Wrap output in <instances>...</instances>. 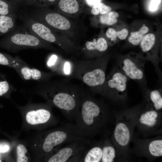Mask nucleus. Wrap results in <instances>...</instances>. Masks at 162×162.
<instances>
[{
	"label": "nucleus",
	"instance_id": "f257e3e1",
	"mask_svg": "<svg viewBox=\"0 0 162 162\" xmlns=\"http://www.w3.org/2000/svg\"><path fill=\"white\" fill-rule=\"evenodd\" d=\"M111 120V113L105 103L82 89L79 111L74 121L80 135L90 139L98 135L107 137Z\"/></svg>",
	"mask_w": 162,
	"mask_h": 162
},
{
	"label": "nucleus",
	"instance_id": "f03ea898",
	"mask_svg": "<svg viewBox=\"0 0 162 162\" xmlns=\"http://www.w3.org/2000/svg\"><path fill=\"white\" fill-rule=\"evenodd\" d=\"M38 82L32 89L48 103L59 109L69 121H75L79 113L82 89L68 80Z\"/></svg>",
	"mask_w": 162,
	"mask_h": 162
},
{
	"label": "nucleus",
	"instance_id": "7ed1b4c3",
	"mask_svg": "<svg viewBox=\"0 0 162 162\" xmlns=\"http://www.w3.org/2000/svg\"><path fill=\"white\" fill-rule=\"evenodd\" d=\"M35 8L31 17L81 46L88 32L82 19L70 18L49 7Z\"/></svg>",
	"mask_w": 162,
	"mask_h": 162
},
{
	"label": "nucleus",
	"instance_id": "20e7f679",
	"mask_svg": "<svg viewBox=\"0 0 162 162\" xmlns=\"http://www.w3.org/2000/svg\"><path fill=\"white\" fill-rule=\"evenodd\" d=\"M109 59L107 55L88 60L72 59L74 69L72 79L82 82L89 87L93 95H101Z\"/></svg>",
	"mask_w": 162,
	"mask_h": 162
},
{
	"label": "nucleus",
	"instance_id": "39448f33",
	"mask_svg": "<svg viewBox=\"0 0 162 162\" xmlns=\"http://www.w3.org/2000/svg\"><path fill=\"white\" fill-rule=\"evenodd\" d=\"M8 34L0 41V45L12 52L31 48L45 49L62 55L65 52L61 48L37 37L25 26L16 28Z\"/></svg>",
	"mask_w": 162,
	"mask_h": 162
},
{
	"label": "nucleus",
	"instance_id": "423d86ee",
	"mask_svg": "<svg viewBox=\"0 0 162 162\" xmlns=\"http://www.w3.org/2000/svg\"><path fill=\"white\" fill-rule=\"evenodd\" d=\"M23 18L24 26L37 37L57 45L74 58L81 56L80 46L30 16Z\"/></svg>",
	"mask_w": 162,
	"mask_h": 162
},
{
	"label": "nucleus",
	"instance_id": "0eeeda50",
	"mask_svg": "<svg viewBox=\"0 0 162 162\" xmlns=\"http://www.w3.org/2000/svg\"><path fill=\"white\" fill-rule=\"evenodd\" d=\"M130 79L116 64L106 76L101 95L114 102L124 101Z\"/></svg>",
	"mask_w": 162,
	"mask_h": 162
},
{
	"label": "nucleus",
	"instance_id": "6e6552de",
	"mask_svg": "<svg viewBox=\"0 0 162 162\" xmlns=\"http://www.w3.org/2000/svg\"><path fill=\"white\" fill-rule=\"evenodd\" d=\"M116 65L130 79L138 84L142 92L147 88L145 73V59L138 55H128L118 59Z\"/></svg>",
	"mask_w": 162,
	"mask_h": 162
},
{
	"label": "nucleus",
	"instance_id": "1a4fd4ad",
	"mask_svg": "<svg viewBox=\"0 0 162 162\" xmlns=\"http://www.w3.org/2000/svg\"><path fill=\"white\" fill-rule=\"evenodd\" d=\"M91 143L90 139L85 137L74 141L56 149L53 153L46 157L45 161L48 162H79Z\"/></svg>",
	"mask_w": 162,
	"mask_h": 162
},
{
	"label": "nucleus",
	"instance_id": "9d476101",
	"mask_svg": "<svg viewBox=\"0 0 162 162\" xmlns=\"http://www.w3.org/2000/svg\"><path fill=\"white\" fill-rule=\"evenodd\" d=\"M108 46L106 40L103 37L86 41L80 49L82 60H90L104 56Z\"/></svg>",
	"mask_w": 162,
	"mask_h": 162
},
{
	"label": "nucleus",
	"instance_id": "9b49d317",
	"mask_svg": "<svg viewBox=\"0 0 162 162\" xmlns=\"http://www.w3.org/2000/svg\"><path fill=\"white\" fill-rule=\"evenodd\" d=\"M47 67L56 75L72 79L74 65L72 59H66L62 55L54 53L50 55L46 62Z\"/></svg>",
	"mask_w": 162,
	"mask_h": 162
},
{
	"label": "nucleus",
	"instance_id": "f8f14e48",
	"mask_svg": "<svg viewBox=\"0 0 162 162\" xmlns=\"http://www.w3.org/2000/svg\"><path fill=\"white\" fill-rule=\"evenodd\" d=\"M54 5V10L74 19H79L80 15L84 13L83 0H58Z\"/></svg>",
	"mask_w": 162,
	"mask_h": 162
},
{
	"label": "nucleus",
	"instance_id": "ddd939ff",
	"mask_svg": "<svg viewBox=\"0 0 162 162\" xmlns=\"http://www.w3.org/2000/svg\"><path fill=\"white\" fill-rule=\"evenodd\" d=\"M51 106L48 103L44 105L43 107L28 112L26 117L27 122L32 125L50 123L53 121L50 110Z\"/></svg>",
	"mask_w": 162,
	"mask_h": 162
},
{
	"label": "nucleus",
	"instance_id": "4468645a",
	"mask_svg": "<svg viewBox=\"0 0 162 162\" xmlns=\"http://www.w3.org/2000/svg\"><path fill=\"white\" fill-rule=\"evenodd\" d=\"M20 76L26 80H34L38 82L49 80L56 74L51 71L46 72L31 68L26 63L14 69Z\"/></svg>",
	"mask_w": 162,
	"mask_h": 162
},
{
	"label": "nucleus",
	"instance_id": "2eb2a0df",
	"mask_svg": "<svg viewBox=\"0 0 162 162\" xmlns=\"http://www.w3.org/2000/svg\"><path fill=\"white\" fill-rule=\"evenodd\" d=\"M130 126L124 121H120L116 125L113 131V137L116 142L120 146H127L131 138Z\"/></svg>",
	"mask_w": 162,
	"mask_h": 162
},
{
	"label": "nucleus",
	"instance_id": "dca6fc26",
	"mask_svg": "<svg viewBox=\"0 0 162 162\" xmlns=\"http://www.w3.org/2000/svg\"><path fill=\"white\" fill-rule=\"evenodd\" d=\"M102 140L90 145V148H88L79 162H100L102 155Z\"/></svg>",
	"mask_w": 162,
	"mask_h": 162
},
{
	"label": "nucleus",
	"instance_id": "f3484780",
	"mask_svg": "<svg viewBox=\"0 0 162 162\" xmlns=\"http://www.w3.org/2000/svg\"><path fill=\"white\" fill-rule=\"evenodd\" d=\"M161 88L154 90L147 88L143 92L147 104L155 110L159 111L162 108Z\"/></svg>",
	"mask_w": 162,
	"mask_h": 162
},
{
	"label": "nucleus",
	"instance_id": "a211bd4d",
	"mask_svg": "<svg viewBox=\"0 0 162 162\" xmlns=\"http://www.w3.org/2000/svg\"><path fill=\"white\" fill-rule=\"evenodd\" d=\"M145 107V110L140 117V123L147 127H153L157 123L159 111L155 110L148 104Z\"/></svg>",
	"mask_w": 162,
	"mask_h": 162
},
{
	"label": "nucleus",
	"instance_id": "6ab92c4d",
	"mask_svg": "<svg viewBox=\"0 0 162 162\" xmlns=\"http://www.w3.org/2000/svg\"><path fill=\"white\" fill-rule=\"evenodd\" d=\"M17 14L0 15V36L8 34L16 28Z\"/></svg>",
	"mask_w": 162,
	"mask_h": 162
},
{
	"label": "nucleus",
	"instance_id": "aec40b11",
	"mask_svg": "<svg viewBox=\"0 0 162 162\" xmlns=\"http://www.w3.org/2000/svg\"><path fill=\"white\" fill-rule=\"evenodd\" d=\"M102 155L100 162H112L116 157V150L107 137L102 140Z\"/></svg>",
	"mask_w": 162,
	"mask_h": 162
},
{
	"label": "nucleus",
	"instance_id": "412c9836",
	"mask_svg": "<svg viewBox=\"0 0 162 162\" xmlns=\"http://www.w3.org/2000/svg\"><path fill=\"white\" fill-rule=\"evenodd\" d=\"M26 63L18 57L7 56L0 52V64L8 66L14 69Z\"/></svg>",
	"mask_w": 162,
	"mask_h": 162
},
{
	"label": "nucleus",
	"instance_id": "4be33fe9",
	"mask_svg": "<svg viewBox=\"0 0 162 162\" xmlns=\"http://www.w3.org/2000/svg\"><path fill=\"white\" fill-rule=\"evenodd\" d=\"M18 8L13 0H0V15L17 14Z\"/></svg>",
	"mask_w": 162,
	"mask_h": 162
},
{
	"label": "nucleus",
	"instance_id": "5701e85b",
	"mask_svg": "<svg viewBox=\"0 0 162 162\" xmlns=\"http://www.w3.org/2000/svg\"><path fill=\"white\" fill-rule=\"evenodd\" d=\"M155 43L154 34L149 33L144 36L140 44L142 51L146 53H148L153 49Z\"/></svg>",
	"mask_w": 162,
	"mask_h": 162
},
{
	"label": "nucleus",
	"instance_id": "b1692460",
	"mask_svg": "<svg viewBox=\"0 0 162 162\" xmlns=\"http://www.w3.org/2000/svg\"><path fill=\"white\" fill-rule=\"evenodd\" d=\"M148 31L149 29L147 27L143 26L138 31L131 32L128 38V42L133 45H138Z\"/></svg>",
	"mask_w": 162,
	"mask_h": 162
},
{
	"label": "nucleus",
	"instance_id": "393cba45",
	"mask_svg": "<svg viewBox=\"0 0 162 162\" xmlns=\"http://www.w3.org/2000/svg\"><path fill=\"white\" fill-rule=\"evenodd\" d=\"M119 14L117 12L111 11L105 14L100 15L98 18V21L103 25L111 26L117 22V18Z\"/></svg>",
	"mask_w": 162,
	"mask_h": 162
},
{
	"label": "nucleus",
	"instance_id": "a878e982",
	"mask_svg": "<svg viewBox=\"0 0 162 162\" xmlns=\"http://www.w3.org/2000/svg\"><path fill=\"white\" fill-rule=\"evenodd\" d=\"M148 149L150 154L154 157H159L162 156V140H154L151 142L148 146Z\"/></svg>",
	"mask_w": 162,
	"mask_h": 162
},
{
	"label": "nucleus",
	"instance_id": "bb28decb",
	"mask_svg": "<svg viewBox=\"0 0 162 162\" xmlns=\"http://www.w3.org/2000/svg\"><path fill=\"white\" fill-rule=\"evenodd\" d=\"M112 8L100 2L93 6L89 10L90 13L94 16L104 14L111 11Z\"/></svg>",
	"mask_w": 162,
	"mask_h": 162
},
{
	"label": "nucleus",
	"instance_id": "cd10ccee",
	"mask_svg": "<svg viewBox=\"0 0 162 162\" xmlns=\"http://www.w3.org/2000/svg\"><path fill=\"white\" fill-rule=\"evenodd\" d=\"M58 0H30L29 6L35 8L49 7L54 5Z\"/></svg>",
	"mask_w": 162,
	"mask_h": 162
},
{
	"label": "nucleus",
	"instance_id": "c85d7f7f",
	"mask_svg": "<svg viewBox=\"0 0 162 162\" xmlns=\"http://www.w3.org/2000/svg\"><path fill=\"white\" fill-rule=\"evenodd\" d=\"M27 152L26 148L23 145L19 144L16 148L17 161L18 162H27L28 158L25 155Z\"/></svg>",
	"mask_w": 162,
	"mask_h": 162
},
{
	"label": "nucleus",
	"instance_id": "c756f323",
	"mask_svg": "<svg viewBox=\"0 0 162 162\" xmlns=\"http://www.w3.org/2000/svg\"><path fill=\"white\" fill-rule=\"evenodd\" d=\"M14 87L10 85L6 81H0V96L7 93L11 89L14 90Z\"/></svg>",
	"mask_w": 162,
	"mask_h": 162
},
{
	"label": "nucleus",
	"instance_id": "7c9ffc66",
	"mask_svg": "<svg viewBox=\"0 0 162 162\" xmlns=\"http://www.w3.org/2000/svg\"><path fill=\"white\" fill-rule=\"evenodd\" d=\"M106 35L111 41H115L117 37V32L112 28H109L106 32Z\"/></svg>",
	"mask_w": 162,
	"mask_h": 162
},
{
	"label": "nucleus",
	"instance_id": "2f4dec72",
	"mask_svg": "<svg viewBox=\"0 0 162 162\" xmlns=\"http://www.w3.org/2000/svg\"><path fill=\"white\" fill-rule=\"evenodd\" d=\"M19 8L21 7L29 6L30 0H13Z\"/></svg>",
	"mask_w": 162,
	"mask_h": 162
},
{
	"label": "nucleus",
	"instance_id": "473e14b6",
	"mask_svg": "<svg viewBox=\"0 0 162 162\" xmlns=\"http://www.w3.org/2000/svg\"><path fill=\"white\" fill-rule=\"evenodd\" d=\"M128 29L124 28L121 31L117 32V37L120 40H124L128 36Z\"/></svg>",
	"mask_w": 162,
	"mask_h": 162
},
{
	"label": "nucleus",
	"instance_id": "72a5a7b5",
	"mask_svg": "<svg viewBox=\"0 0 162 162\" xmlns=\"http://www.w3.org/2000/svg\"><path fill=\"white\" fill-rule=\"evenodd\" d=\"M160 2V0H152L149 6V10L152 11L157 9Z\"/></svg>",
	"mask_w": 162,
	"mask_h": 162
},
{
	"label": "nucleus",
	"instance_id": "f704fd0d",
	"mask_svg": "<svg viewBox=\"0 0 162 162\" xmlns=\"http://www.w3.org/2000/svg\"><path fill=\"white\" fill-rule=\"evenodd\" d=\"M85 4L90 8L95 4L101 2V0H83Z\"/></svg>",
	"mask_w": 162,
	"mask_h": 162
},
{
	"label": "nucleus",
	"instance_id": "c9c22d12",
	"mask_svg": "<svg viewBox=\"0 0 162 162\" xmlns=\"http://www.w3.org/2000/svg\"><path fill=\"white\" fill-rule=\"evenodd\" d=\"M9 146L7 145L0 144V153H5L9 151Z\"/></svg>",
	"mask_w": 162,
	"mask_h": 162
},
{
	"label": "nucleus",
	"instance_id": "e433bc0d",
	"mask_svg": "<svg viewBox=\"0 0 162 162\" xmlns=\"http://www.w3.org/2000/svg\"><path fill=\"white\" fill-rule=\"evenodd\" d=\"M0 162H1V160H0Z\"/></svg>",
	"mask_w": 162,
	"mask_h": 162
}]
</instances>
